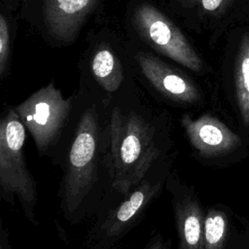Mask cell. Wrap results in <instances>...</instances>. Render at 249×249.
Listing matches in <instances>:
<instances>
[{
	"instance_id": "cell-10",
	"label": "cell",
	"mask_w": 249,
	"mask_h": 249,
	"mask_svg": "<svg viewBox=\"0 0 249 249\" xmlns=\"http://www.w3.org/2000/svg\"><path fill=\"white\" fill-rule=\"evenodd\" d=\"M236 24L231 32L229 80L237 114L249 127V25Z\"/></svg>"
},
{
	"instance_id": "cell-15",
	"label": "cell",
	"mask_w": 249,
	"mask_h": 249,
	"mask_svg": "<svg viewBox=\"0 0 249 249\" xmlns=\"http://www.w3.org/2000/svg\"><path fill=\"white\" fill-rule=\"evenodd\" d=\"M10 56V30L3 15L0 16V75L3 76Z\"/></svg>"
},
{
	"instance_id": "cell-12",
	"label": "cell",
	"mask_w": 249,
	"mask_h": 249,
	"mask_svg": "<svg viewBox=\"0 0 249 249\" xmlns=\"http://www.w3.org/2000/svg\"><path fill=\"white\" fill-rule=\"evenodd\" d=\"M90 69L94 80L107 93L109 99L119 91L124 81V74L118 58L110 49H97L92 56Z\"/></svg>"
},
{
	"instance_id": "cell-1",
	"label": "cell",
	"mask_w": 249,
	"mask_h": 249,
	"mask_svg": "<svg viewBox=\"0 0 249 249\" xmlns=\"http://www.w3.org/2000/svg\"><path fill=\"white\" fill-rule=\"evenodd\" d=\"M61 170L57 196L72 226L94 219L117 192L109 126V100L76 104L50 159Z\"/></svg>"
},
{
	"instance_id": "cell-8",
	"label": "cell",
	"mask_w": 249,
	"mask_h": 249,
	"mask_svg": "<svg viewBox=\"0 0 249 249\" xmlns=\"http://www.w3.org/2000/svg\"><path fill=\"white\" fill-rule=\"evenodd\" d=\"M165 191L170 196L178 249H204V209L195 189L173 169L166 181Z\"/></svg>"
},
{
	"instance_id": "cell-18",
	"label": "cell",
	"mask_w": 249,
	"mask_h": 249,
	"mask_svg": "<svg viewBox=\"0 0 249 249\" xmlns=\"http://www.w3.org/2000/svg\"><path fill=\"white\" fill-rule=\"evenodd\" d=\"M0 249H13L10 232L8 229L4 226L3 220H0Z\"/></svg>"
},
{
	"instance_id": "cell-11",
	"label": "cell",
	"mask_w": 249,
	"mask_h": 249,
	"mask_svg": "<svg viewBox=\"0 0 249 249\" xmlns=\"http://www.w3.org/2000/svg\"><path fill=\"white\" fill-rule=\"evenodd\" d=\"M97 3L98 0H44L46 27L57 40L71 42Z\"/></svg>"
},
{
	"instance_id": "cell-6",
	"label": "cell",
	"mask_w": 249,
	"mask_h": 249,
	"mask_svg": "<svg viewBox=\"0 0 249 249\" xmlns=\"http://www.w3.org/2000/svg\"><path fill=\"white\" fill-rule=\"evenodd\" d=\"M134 25L147 43L184 67L201 72L203 61L181 30L161 12L150 4L138 6L133 16Z\"/></svg>"
},
{
	"instance_id": "cell-13",
	"label": "cell",
	"mask_w": 249,
	"mask_h": 249,
	"mask_svg": "<svg viewBox=\"0 0 249 249\" xmlns=\"http://www.w3.org/2000/svg\"><path fill=\"white\" fill-rule=\"evenodd\" d=\"M231 221L229 210L223 205H211L204 211V249H227Z\"/></svg>"
},
{
	"instance_id": "cell-3",
	"label": "cell",
	"mask_w": 249,
	"mask_h": 249,
	"mask_svg": "<svg viewBox=\"0 0 249 249\" xmlns=\"http://www.w3.org/2000/svg\"><path fill=\"white\" fill-rule=\"evenodd\" d=\"M177 155V151H174L157 161L126 195L116 193L93 219L85 236V249L119 247L127 233L140 223L150 205L165 190Z\"/></svg>"
},
{
	"instance_id": "cell-4",
	"label": "cell",
	"mask_w": 249,
	"mask_h": 249,
	"mask_svg": "<svg viewBox=\"0 0 249 249\" xmlns=\"http://www.w3.org/2000/svg\"><path fill=\"white\" fill-rule=\"evenodd\" d=\"M25 132L15 107L6 108L0 120V195L11 206L18 201L25 219L38 227L37 183L26 162Z\"/></svg>"
},
{
	"instance_id": "cell-9",
	"label": "cell",
	"mask_w": 249,
	"mask_h": 249,
	"mask_svg": "<svg viewBox=\"0 0 249 249\" xmlns=\"http://www.w3.org/2000/svg\"><path fill=\"white\" fill-rule=\"evenodd\" d=\"M135 58L146 80L168 101L180 106H193L202 100L200 89L189 77L167 66L151 53L139 52Z\"/></svg>"
},
{
	"instance_id": "cell-14",
	"label": "cell",
	"mask_w": 249,
	"mask_h": 249,
	"mask_svg": "<svg viewBox=\"0 0 249 249\" xmlns=\"http://www.w3.org/2000/svg\"><path fill=\"white\" fill-rule=\"evenodd\" d=\"M206 20H225L226 24L234 23L240 0H184Z\"/></svg>"
},
{
	"instance_id": "cell-7",
	"label": "cell",
	"mask_w": 249,
	"mask_h": 249,
	"mask_svg": "<svg viewBox=\"0 0 249 249\" xmlns=\"http://www.w3.org/2000/svg\"><path fill=\"white\" fill-rule=\"evenodd\" d=\"M180 124L194 158L203 164H216L228 160L242 144L241 138L217 117L205 113L193 118L182 115Z\"/></svg>"
},
{
	"instance_id": "cell-16",
	"label": "cell",
	"mask_w": 249,
	"mask_h": 249,
	"mask_svg": "<svg viewBox=\"0 0 249 249\" xmlns=\"http://www.w3.org/2000/svg\"><path fill=\"white\" fill-rule=\"evenodd\" d=\"M236 22L249 25V0H240L234 23Z\"/></svg>"
},
{
	"instance_id": "cell-2",
	"label": "cell",
	"mask_w": 249,
	"mask_h": 249,
	"mask_svg": "<svg viewBox=\"0 0 249 249\" xmlns=\"http://www.w3.org/2000/svg\"><path fill=\"white\" fill-rule=\"evenodd\" d=\"M114 190L126 195L160 159L174 150L169 116L140 103L109 99Z\"/></svg>"
},
{
	"instance_id": "cell-5",
	"label": "cell",
	"mask_w": 249,
	"mask_h": 249,
	"mask_svg": "<svg viewBox=\"0 0 249 249\" xmlns=\"http://www.w3.org/2000/svg\"><path fill=\"white\" fill-rule=\"evenodd\" d=\"M74 106V96L64 98L53 82L15 106L40 157H53L70 121Z\"/></svg>"
},
{
	"instance_id": "cell-17",
	"label": "cell",
	"mask_w": 249,
	"mask_h": 249,
	"mask_svg": "<svg viewBox=\"0 0 249 249\" xmlns=\"http://www.w3.org/2000/svg\"><path fill=\"white\" fill-rule=\"evenodd\" d=\"M144 249H169V243L160 232H157L152 235Z\"/></svg>"
}]
</instances>
